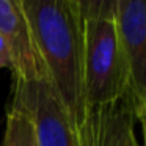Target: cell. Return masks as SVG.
Instances as JSON below:
<instances>
[{
    "instance_id": "obj_3",
    "label": "cell",
    "mask_w": 146,
    "mask_h": 146,
    "mask_svg": "<svg viewBox=\"0 0 146 146\" xmlns=\"http://www.w3.org/2000/svg\"><path fill=\"white\" fill-rule=\"evenodd\" d=\"M13 98L21 101L35 121L38 146H80L79 130L47 79L14 82Z\"/></svg>"
},
{
    "instance_id": "obj_8",
    "label": "cell",
    "mask_w": 146,
    "mask_h": 146,
    "mask_svg": "<svg viewBox=\"0 0 146 146\" xmlns=\"http://www.w3.org/2000/svg\"><path fill=\"white\" fill-rule=\"evenodd\" d=\"M3 68H8L11 71V57L3 38L0 36V69H3Z\"/></svg>"
},
{
    "instance_id": "obj_1",
    "label": "cell",
    "mask_w": 146,
    "mask_h": 146,
    "mask_svg": "<svg viewBox=\"0 0 146 146\" xmlns=\"http://www.w3.org/2000/svg\"><path fill=\"white\" fill-rule=\"evenodd\" d=\"M47 82L77 127L85 118L79 0H21Z\"/></svg>"
},
{
    "instance_id": "obj_9",
    "label": "cell",
    "mask_w": 146,
    "mask_h": 146,
    "mask_svg": "<svg viewBox=\"0 0 146 146\" xmlns=\"http://www.w3.org/2000/svg\"><path fill=\"white\" fill-rule=\"evenodd\" d=\"M137 121H140L141 123V127H143V137H145V143H143V146H146V113L143 110L137 111Z\"/></svg>"
},
{
    "instance_id": "obj_2",
    "label": "cell",
    "mask_w": 146,
    "mask_h": 146,
    "mask_svg": "<svg viewBox=\"0 0 146 146\" xmlns=\"http://www.w3.org/2000/svg\"><path fill=\"white\" fill-rule=\"evenodd\" d=\"M85 105H101L129 93L118 30V0H79Z\"/></svg>"
},
{
    "instance_id": "obj_4",
    "label": "cell",
    "mask_w": 146,
    "mask_h": 146,
    "mask_svg": "<svg viewBox=\"0 0 146 146\" xmlns=\"http://www.w3.org/2000/svg\"><path fill=\"white\" fill-rule=\"evenodd\" d=\"M118 30L135 115L146 99V0H118Z\"/></svg>"
},
{
    "instance_id": "obj_5",
    "label": "cell",
    "mask_w": 146,
    "mask_h": 146,
    "mask_svg": "<svg viewBox=\"0 0 146 146\" xmlns=\"http://www.w3.org/2000/svg\"><path fill=\"white\" fill-rule=\"evenodd\" d=\"M135 108L127 96L90 105L77 127L80 146H140L135 138Z\"/></svg>"
},
{
    "instance_id": "obj_6",
    "label": "cell",
    "mask_w": 146,
    "mask_h": 146,
    "mask_svg": "<svg viewBox=\"0 0 146 146\" xmlns=\"http://www.w3.org/2000/svg\"><path fill=\"white\" fill-rule=\"evenodd\" d=\"M0 36L10 52L14 82L47 79L21 0H0Z\"/></svg>"
},
{
    "instance_id": "obj_7",
    "label": "cell",
    "mask_w": 146,
    "mask_h": 146,
    "mask_svg": "<svg viewBox=\"0 0 146 146\" xmlns=\"http://www.w3.org/2000/svg\"><path fill=\"white\" fill-rule=\"evenodd\" d=\"M2 146H38L32 113L16 98L11 99L8 108Z\"/></svg>"
},
{
    "instance_id": "obj_10",
    "label": "cell",
    "mask_w": 146,
    "mask_h": 146,
    "mask_svg": "<svg viewBox=\"0 0 146 146\" xmlns=\"http://www.w3.org/2000/svg\"><path fill=\"white\" fill-rule=\"evenodd\" d=\"M140 110H143V111L146 113V99H145V104H143L141 107H140ZM140 110H138V111H140Z\"/></svg>"
}]
</instances>
